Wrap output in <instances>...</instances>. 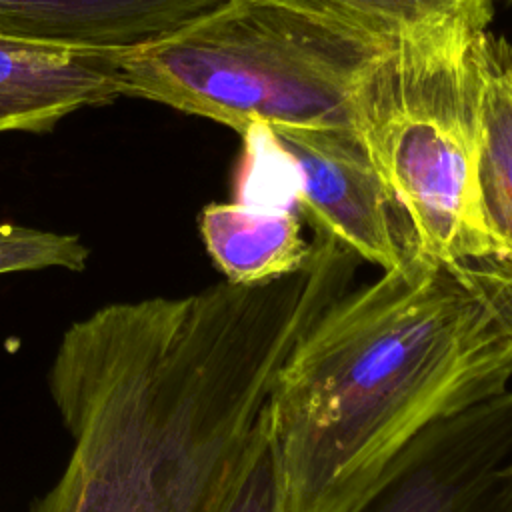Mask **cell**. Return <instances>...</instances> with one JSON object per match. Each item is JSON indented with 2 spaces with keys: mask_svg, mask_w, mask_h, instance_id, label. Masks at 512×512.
I'll return each mask as SVG.
<instances>
[{
  "mask_svg": "<svg viewBox=\"0 0 512 512\" xmlns=\"http://www.w3.org/2000/svg\"><path fill=\"white\" fill-rule=\"evenodd\" d=\"M218 512H284L282 478L268 408L244 450Z\"/></svg>",
  "mask_w": 512,
  "mask_h": 512,
  "instance_id": "cell-11",
  "label": "cell"
},
{
  "mask_svg": "<svg viewBox=\"0 0 512 512\" xmlns=\"http://www.w3.org/2000/svg\"><path fill=\"white\" fill-rule=\"evenodd\" d=\"M300 218L294 206L230 200L206 204L198 228L226 282L258 286L306 266L312 244L302 236Z\"/></svg>",
  "mask_w": 512,
  "mask_h": 512,
  "instance_id": "cell-8",
  "label": "cell"
},
{
  "mask_svg": "<svg viewBox=\"0 0 512 512\" xmlns=\"http://www.w3.org/2000/svg\"><path fill=\"white\" fill-rule=\"evenodd\" d=\"M482 32L396 44L358 92L356 128L408 220L414 250L436 260L502 258L478 192Z\"/></svg>",
  "mask_w": 512,
  "mask_h": 512,
  "instance_id": "cell-3",
  "label": "cell"
},
{
  "mask_svg": "<svg viewBox=\"0 0 512 512\" xmlns=\"http://www.w3.org/2000/svg\"><path fill=\"white\" fill-rule=\"evenodd\" d=\"M478 192L502 258L512 260V44L480 34Z\"/></svg>",
  "mask_w": 512,
  "mask_h": 512,
  "instance_id": "cell-9",
  "label": "cell"
},
{
  "mask_svg": "<svg viewBox=\"0 0 512 512\" xmlns=\"http://www.w3.org/2000/svg\"><path fill=\"white\" fill-rule=\"evenodd\" d=\"M508 2H512V0H508Z\"/></svg>",
  "mask_w": 512,
  "mask_h": 512,
  "instance_id": "cell-12",
  "label": "cell"
},
{
  "mask_svg": "<svg viewBox=\"0 0 512 512\" xmlns=\"http://www.w3.org/2000/svg\"><path fill=\"white\" fill-rule=\"evenodd\" d=\"M290 170L292 198L316 236L388 270L414 248L404 212L358 128H268Z\"/></svg>",
  "mask_w": 512,
  "mask_h": 512,
  "instance_id": "cell-5",
  "label": "cell"
},
{
  "mask_svg": "<svg viewBox=\"0 0 512 512\" xmlns=\"http://www.w3.org/2000/svg\"><path fill=\"white\" fill-rule=\"evenodd\" d=\"M226 0H0V34L94 50L158 38Z\"/></svg>",
  "mask_w": 512,
  "mask_h": 512,
  "instance_id": "cell-7",
  "label": "cell"
},
{
  "mask_svg": "<svg viewBox=\"0 0 512 512\" xmlns=\"http://www.w3.org/2000/svg\"><path fill=\"white\" fill-rule=\"evenodd\" d=\"M386 46L456 32H482L494 0H290Z\"/></svg>",
  "mask_w": 512,
  "mask_h": 512,
  "instance_id": "cell-10",
  "label": "cell"
},
{
  "mask_svg": "<svg viewBox=\"0 0 512 512\" xmlns=\"http://www.w3.org/2000/svg\"><path fill=\"white\" fill-rule=\"evenodd\" d=\"M118 96L116 50L0 34V134L48 132L72 112Z\"/></svg>",
  "mask_w": 512,
  "mask_h": 512,
  "instance_id": "cell-6",
  "label": "cell"
},
{
  "mask_svg": "<svg viewBox=\"0 0 512 512\" xmlns=\"http://www.w3.org/2000/svg\"><path fill=\"white\" fill-rule=\"evenodd\" d=\"M390 46L290 0H226L116 50L120 96L252 126L356 128L360 86Z\"/></svg>",
  "mask_w": 512,
  "mask_h": 512,
  "instance_id": "cell-2",
  "label": "cell"
},
{
  "mask_svg": "<svg viewBox=\"0 0 512 512\" xmlns=\"http://www.w3.org/2000/svg\"><path fill=\"white\" fill-rule=\"evenodd\" d=\"M510 378L512 260L412 248L326 306L274 380L284 512H348L410 438Z\"/></svg>",
  "mask_w": 512,
  "mask_h": 512,
  "instance_id": "cell-1",
  "label": "cell"
},
{
  "mask_svg": "<svg viewBox=\"0 0 512 512\" xmlns=\"http://www.w3.org/2000/svg\"><path fill=\"white\" fill-rule=\"evenodd\" d=\"M348 512H512V390L428 424Z\"/></svg>",
  "mask_w": 512,
  "mask_h": 512,
  "instance_id": "cell-4",
  "label": "cell"
}]
</instances>
